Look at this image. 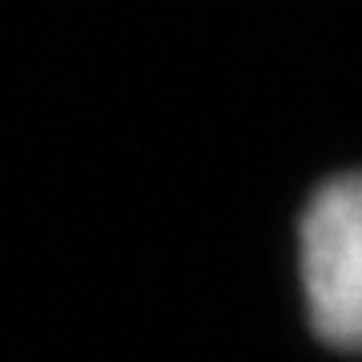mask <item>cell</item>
Returning a JSON list of instances; mask_svg holds the SVG:
<instances>
[{
	"label": "cell",
	"instance_id": "1",
	"mask_svg": "<svg viewBox=\"0 0 362 362\" xmlns=\"http://www.w3.org/2000/svg\"><path fill=\"white\" fill-rule=\"evenodd\" d=\"M306 310L338 350H362V173L326 181L302 214Z\"/></svg>",
	"mask_w": 362,
	"mask_h": 362
}]
</instances>
